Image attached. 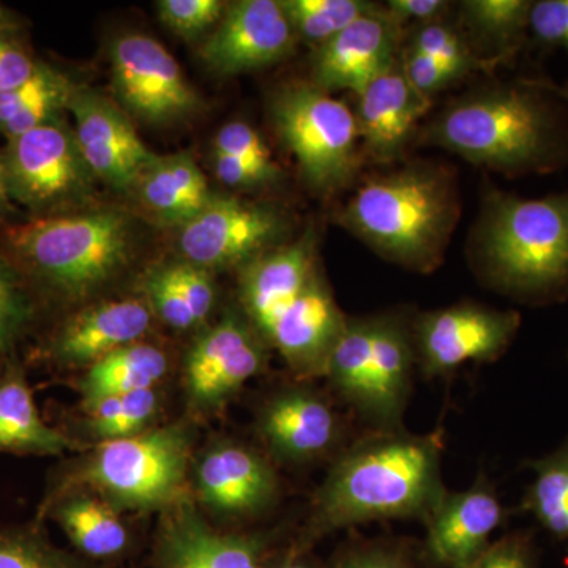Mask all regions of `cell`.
Wrapping results in <instances>:
<instances>
[{
  "instance_id": "cell-1",
  "label": "cell",
  "mask_w": 568,
  "mask_h": 568,
  "mask_svg": "<svg viewBox=\"0 0 568 568\" xmlns=\"http://www.w3.org/2000/svg\"><path fill=\"white\" fill-rule=\"evenodd\" d=\"M446 493L439 435L373 432L334 458L295 551L304 552L317 538L365 523L425 521Z\"/></svg>"
},
{
  "instance_id": "cell-2",
  "label": "cell",
  "mask_w": 568,
  "mask_h": 568,
  "mask_svg": "<svg viewBox=\"0 0 568 568\" xmlns=\"http://www.w3.org/2000/svg\"><path fill=\"white\" fill-rule=\"evenodd\" d=\"M239 290L246 321L265 345L298 377L324 376L347 317L317 267L312 239L268 250L244 265Z\"/></svg>"
},
{
  "instance_id": "cell-3",
  "label": "cell",
  "mask_w": 568,
  "mask_h": 568,
  "mask_svg": "<svg viewBox=\"0 0 568 568\" xmlns=\"http://www.w3.org/2000/svg\"><path fill=\"white\" fill-rule=\"evenodd\" d=\"M342 223L383 256L428 272L443 257L455 224V196L443 174L403 170L364 183Z\"/></svg>"
},
{
  "instance_id": "cell-4",
  "label": "cell",
  "mask_w": 568,
  "mask_h": 568,
  "mask_svg": "<svg viewBox=\"0 0 568 568\" xmlns=\"http://www.w3.org/2000/svg\"><path fill=\"white\" fill-rule=\"evenodd\" d=\"M9 242L39 282L78 302L99 293L129 265L133 224L114 207L62 213L13 227Z\"/></svg>"
},
{
  "instance_id": "cell-5",
  "label": "cell",
  "mask_w": 568,
  "mask_h": 568,
  "mask_svg": "<svg viewBox=\"0 0 568 568\" xmlns=\"http://www.w3.org/2000/svg\"><path fill=\"white\" fill-rule=\"evenodd\" d=\"M489 278L530 297L568 286V193L540 200L489 196L478 235Z\"/></svg>"
},
{
  "instance_id": "cell-6",
  "label": "cell",
  "mask_w": 568,
  "mask_h": 568,
  "mask_svg": "<svg viewBox=\"0 0 568 568\" xmlns=\"http://www.w3.org/2000/svg\"><path fill=\"white\" fill-rule=\"evenodd\" d=\"M417 364L413 328L394 316L347 320L324 376L373 432H402Z\"/></svg>"
},
{
  "instance_id": "cell-7",
  "label": "cell",
  "mask_w": 568,
  "mask_h": 568,
  "mask_svg": "<svg viewBox=\"0 0 568 568\" xmlns=\"http://www.w3.org/2000/svg\"><path fill=\"white\" fill-rule=\"evenodd\" d=\"M428 140L469 162L500 171L545 166L556 145L544 104L517 89L484 93L454 104L433 123Z\"/></svg>"
},
{
  "instance_id": "cell-8",
  "label": "cell",
  "mask_w": 568,
  "mask_h": 568,
  "mask_svg": "<svg viewBox=\"0 0 568 568\" xmlns=\"http://www.w3.org/2000/svg\"><path fill=\"white\" fill-rule=\"evenodd\" d=\"M192 436L181 425L145 429L126 439L100 443L77 474L110 506L168 510L185 499Z\"/></svg>"
},
{
  "instance_id": "cell-9",
  "label": "cell",
  "mask_w": 568,
  "mask_h": 568,
  "mask_svg": "<svg viewBox=\"0 0 568 568\" xmlns=\"http://www.w3.org/2000/svg\"><path fill=\"white\" fill-rule=\"evenodd\" d=\"M272 122L293 153L306 183L316 192L345 186L358 170L357 119L349 106L315 84L276 92Z\"/></svg>"
},
{
  "instance_id": "cell-10",
  "label": "cell",
  "mask_w": 568,
  "mask_h": 568,
  "mask_svg": "<svg viewBox=\"0 0 568 568\" xmlns=\"http://www.w3.org/2000/svg\"><path fill=\"white\" fill-rule=\"evenodd\" d=\"M3 156L11 200L39 219L62 215L91 197L95 175L63 118L10 138Z\"/></svg>"
},
{
  "instance_id": "cell-11",
  "label": "cell",
  "mask_w": 568,
  "mask_h": 568,
  "mask_svg": "<svg viewBox=\"0 0 568 568\" xmlns=\"http://www.w3.org/2000/svg\"><path fill=\"white\" fill-rule=\"evenodd\" d=\"M112 88L119 106L151 125H168L201 110L200 93L159 40L122 33L110 50Z\"/></svg>"
},
{
  "instance_id": "cell-12",
  "label": "cell",
  "mask_w": 568,
  "mask_h": 568,
  "mask_svg": "<svg viewBox=\"0 0 568 568\" xmlns=\"http://www.w3.org/2000/svg\"><path fill=\"white\" fill-rule=\"evenodd\" d=\"M286 222L267 204L213 196L203 211L179 227L183 261L213 268L244 267L283 237Z\"/></svg>"
},
{
  "instance_id": "cell-13",
  "label": "cell",
  "mask_w": 568,
  "mask_h": 568,
  "mask_svg": "<svg viewBox=\"0 0 568 568\" xmlns=\"http://www.w3.org/2000/svg\"><path fill=\"white\" fill-rule=\"evenodd\" d=\"M519 323L518 313L481 305L425 313L410 325L417 364L426 377H443L469 362H495L514 342Z\"/></svg>"
},
{
  "instance_id": "cell-14",
  "label": "cell",
  "mask_w": 568,
  "mask_h": 568,
  "mask_svg": "<svg viewBox=\"0 0 568 568\" xmlns=\"http://www.w3.org/2000/svg\"><path fill=\"white\" fill-rule=\"evenodd\" d=\"M73 132L97 181L129 192L159 155L141 140L130 115L102 93L78 85L69 104Z\"/></svg>"
},
{
  "instance_id": "cell-15",
  "label": "cell",
  "mask_w": 568,
  "mask_h": 568,
  "mask_svg": "<svg viewBox=\"0 0 568 568\" xmlns=\"http://www.w3.org/2000/svg\"><path fill=\"white\" fill-rule=\"evenodd\" d=\"M265 342L248 321L226 316L190 347L183 365L186 395L197 413L226 405L265 365Z\"/></svg>"
},
{
  "instance_id": "cell-16",
  "label": "cell",
  "mask_w": 568,
  "mask_h": 568,
  "mask_svg": "<svg viewBox=\"0 0 568 568\" xmlns=\"http://www.w3.org/2000/svg\"><path fill=\"white\" fill-rule=\"evenodd\" d=\"M295 41L282 3L239 0L227 3L222 20L201 44L200 58L213 73L235 77L282 62Z\"/></svg>"
},
{
  "instance_id": "cell-17",
  "label": "cell",
  "mask_w": 568,
  "mask_h": 568,
  "mask_svg": "<svg viewBox=\"0 0 568 568\" xmlns=\"http://www.w3.org/2000/svg\"><path fill=\"white\" fill-rule=\"evenodd\" d=\"M402 24L386 9H373L347 26L313 55V84L325 92L355 95L396 62Z\"/></svg>"
},
{
  "instance_id": "cell-18",
  "label": "cell",
  "mask_w": 568,
  "mask_h": 568,
  "mask_svg": "<svg viewBox=\"0 0 568 568\" xmlns=\"http://www.w3.org/2000/svg\"><path fill=\"white\" fill-rule=\"evenodd\" d=\"M260 432L276 459L306 465L338 450L343 422L320 392L294 387L280 392L265 403L260 416Z\"/></svg>"
},
{
  "instance_id": "cell-19",
  "label": "cell",
  "mask_w": 568,
  "mask_h": 568,
  "mask_svg": "<svg viewBox=\"0 0 568 568\" xmlns=\"http://www.w3.org/2000/svg\"><path fill=\"white\" fill-rule=\"evenodd\" d=\"M504 508L487 478L478 477L465 491H448L425 519V549L443 568H465L480 558L499 528Z\"/></svg>"
},
{
  "instance_id": "cell-20",
  "label": "cell",
  "mask_w": 568,
  "mask_h": 568,
  "mask_svg": "<svg viewBox=\"0 0 568 568\" xmlns=\"http://www.w3.org/2000/svg\"><path fill=\"white\" fill-rule=\"evenodd\" d=\"M264 537L213 529L185 497L166 510L156 537L155 567L264 568Z\"/></svg>"
},
{
  "instance_id": "cell-21",
  "label": "cell",
  "mask_w": 568,
  "mask_h": 568,
  "mask_svg": "<svg viewBox=\"0 0 568 568\" xmlns=\"http://www.w3.org/2000/svg\"><path fill=\"white\" fill-rule=\"evenodd\" d=\"M203 504L227 518H248L274 506L278 478L274 466L253 448L220 444L194 466Z\"/></svg>"
},
{
  "instance_id": "cell-22",
  "label": "cell",
  "mask_w": 568,
  "mask_h": 568,
  "mask_svg": "<svg viewBox=\"0 0 568 568\" xmlns=\"http://www.w3.org/2000/svg\"><path fill=\"white\" fill-rule=\"evenodd\" d=\"M152 324L151 306L142 301L102 302L69 317L48 347L52 362L84 368L122 347L140 343Z\"/></svg>"
},
{
  "instance_id": "cell-23",
  "label": "cell",
  "mask_w": 568,
  "mask_h": 568,
  "mask_svg": "<svg viewBox=\"0 0 568 568\" xmlns=\"http://www.w3.org/2000/svg\"><path fill=\"white\" fill-rule=\"evenodd\" d=\"M432 106L395 62L358 95V136L376 162L387 163L402 153L418 119Z\"/></svg>"
},
{
  "instance_id": "cell-24",
  "label": "cell",
  "mask_w": 568,
  "mask_h": 568,
  "mask_svg": "<svg viewBox=\"0 0 568 568\" xmlns=\"http://www.w3.org/2000/svg\"><path fill=\"white\" fill-rule=\"evenodd\" d=\"M134 190L156 222L173 227L192 222L215 196L190 153L159 156Z\"/></svg>"
},
{
  "instance_id": "cell-25",
  "label": "cell",
  "mask_w": 568,
  "mask_h": 568,
  "mask_svg": "<svg viewBox=\"0 0 568 568\" xmlns=\"http://www.w3.org/2000/svg\"><path fill=\"white\" fill-rule=\"evenodd\" d=\"M73 447L69 436L41 418L24 373L7 369L0 376V452L52 457Z\"/></svg>"
},
{
  "instance_id": "cell-26",
  "label": "cell",
  "mask_w": 568,
  "mask_h": 568,
  "mask_svg": "<svg viewBox=\"0 0 568 568\" xmlns=\"http://www.w3.org/2000/svg\"><path fill=\"white\" fill-rule=\"evenodd\" d=\"M77 88L62 71L40 63L28 81L0 93V133L10 140L63 118Z\"/></svg>"
},
{
  "instance_id": "cell-27",
  "label": "cell",
  "mask_w": 568,
  "mask_h": 568,
  "mask_svg": "<svg viewBox=\"0 0 568 568\" xmlns=\"http://www.w3.org/2000/svg\"><path fill=\"white\" fill-rule=\"evenodd\" d=\"M168 373V357L160 347L134 343L122 347L89 366L80 390L82 406L89 407L104 398L153 388Z\"/></svg>"
},
{
  "instance_id": "cell-28",
  "label": "cell",
  "mask_w": 568,
  "mask_h": 568,
  "mask_svg": "<svg viewBox=\"0 0 568 568\" xmlns=\"http://www.w3.org/2000/svg\"><path fill=\"white\" fill-rule=\"evenodd\" d=\"M50 515L71 544L89 558H118L129 548V529L110 504L84 493L62 496L51 507Z\"/></svg>"
},
{
  "instance_id": "cell-29",
  "label": "cell",
  "mask_w": 568,
  "mask_h": 568,
  "mask_svg": "<svg viewBox=\"0 0 568 568\" xmlns=\"http://www.w3.org/2000/svg\"><path fill=\"white\" fill-rule=\"evenodd\" d=\"M528 504L552 536L568 541V444L532 465Z\"/></svg>"
},
{
  "instance_id": "cell-30",
  "label": "cell",
  "mask_w": 568,
  "mask_h": 568,
  "mask_svg": "<svg viewBox=\"0 0 568 568\" xmlns=\"http://www.w3.org/2000/svg\"><path fill=\"white\" fill-rule=\"evenodd\" d=\"M89 432L100 443L126 439L148 429L159 410V396L153 388L104 398L85 407Z\"/></svg>"
},
{
  "instance_id": "cell-31",
  "label": "cell",
  "mask_w": 568,
  "mask_h": 568,
  "mask_svg": "<svg viewBox=\"0 0 568 568\" xmlns=\"http://www.w3.org/2000/svg\"><path fill=\"white\" fill-rule=\"evenodd\" d=\"M280 3L295 36L316 48L375 9L373 3L364 0H282Z\"/></svg>"
},
{
  "instance_id": "cell-32",
  "label": "cell",
  "mask_w": 568,
  "mask_h": 568,
  "mask_svg": "<svg viewBox=\"0 0 568 568\" xmlns=\"http://www.w3.org/2000/svg\"><path fill=\"white\" fill-rule=\"evenodd\" d=\"M0 568H85L41 536L39 530L0 528Z\"/></svg>"
},
{
  "instance_id": "cell-33",
  "label": "cell",
  "mask_w": 568,
  "mask_h": 568,
  "mask_svg": "<svg viewBox=\"0 0 568 568\" xmlns=\"http://www.w3.org/2000/svg\"><path fill=\"white\" fill-rule=\"evenodd\" d=\"M528 0H469L463 3L467 21L485 39L508 44L529 26Z\"/></svg>"
},
{
  "instance_id": "cell-34",
  "label": "cell",
  "mask_w": 568,
  "mask_h": 568,
  "mask_svg": "<svg viewBox=\"0 0 568 568\" xmlns=\"http://www.w3.org/2000/svg\"><path fill=\"white\" fill-rule=\"evenodd\" d=\"M227 3L223 0H160V21L183 40L201 39L222 20Z\"/></svg>"
},
{
  "instance_id": "cell-35",
  "label": "cell",
  "mask_w": 568,
  "mask_h": 568,
  "mask_svg": "<svg viewBox=\"0 0 568 568\" xmlns=\"http://www.w3.org/2000/svg\"><path fill=\"white\" fill-rule=\"evenodd\" d=\"M32 301L20 275L0 260V353H9L32 320Z\"/></svg>"
},
{
  "instance_id": "cell-36",
  "label": "cell",
  "mask_w": 568,
  "mask_h": 568,
  "mask_svg": "<svg viewBox=\"0 0 568 568\" xmlns=\"http://www.w3.org/2000/svg\"><path fill=\"white\" fill-rule=\"evenodd\" d=\"M413 50L428 55L454 74L455 80L473 69L474 59L457 32L443 22H428L418 29Z\"/></svg>"
},
{
  "instance_id": "cell-37",
  "label": "cell",
  "mask_w": 568,
  "mask_h": 568,
  "mask_svg": "<svg viewBox=\"0 0 568 568\" xmlns=\"http://www.w3.org/2000/svg\"><path fill=\"white\" fill-rule=\"evenodd\" d=\"M213 152L233 155L271 175L275 181L278 179L280 168L272 159L271 149L248 123L231 122L222 126L213 141Z\"/></svg>"
},
{
  "instance_id": "cell-38",
  "label": "cell",
  "mask_w": 568,
  "mask_h": 568,
  "mask_svg": "<svg viewBox=\"0 0 568 568\" xmlns=\"http://www.w3.org/2000/svg\"><path fill=\"white\" fill-rule=\"evenodd\" d=\"M142 287H144V294L149 298L152 312L163 323L175 328V331H189V328L196 327L197 324L194 321L192 310H190L182 294L179 293L164 265L149 272Z\"/></svg>"
},
{
  "instance_id": "cell-39",
  "label": "cell",
  "mask_w": 568,
  "mask_h": 568,
  "mask_svg": "<svg viewBox=\"0 0 568 568\" xmlns=\"http://www.w3.org/2000/svg\"><path fill=\"white\" fill-rule=\"evenodd\" d=\"M171 280L178 287L179 293L185 298L190 310H192L196 324H203L211 315L213 305H215V284L211 272L203 267H197L186 261L164 265Z\"/></svg>"
},
{
  "instance_id": "cell-40",
  "label": "cell",
  "mask_w": 568,
  "mask_h": 568,
  "mask_svg": "<svg viewBox=\"0 0 568 568\" xmlns=\"http://www.w3.org/2000/svg\"><path fill=\"white\" fill-rule=\"evenodd\" d=\"M529 28L544 43L568 51V0L532 2Z\"/></svg>"
},
{
  "instance_id": "cell-41",
  "label": "cell",
  "mask_w": 568,
  "mask_h": 568,
  "mask_svg": "<svg viewBox=\"0 0 568 568\" xmlns=\"http://www.w3.org/2000/svg\"><path fill=\"white\" fill-rule=\"evenodd\" d=\"M465 568H534L530 541L519 534L500 538Z\"/></svg>"
},
{
  "instance_id": "cell-42",
  "label": "cell",
  "mask_w": 568,
  "mask_h": 568,
  "mask_svg": "<svg viewBox=\"0 0 568 568\" xmlns=\"http://www.w3.org/2000/svg\"><path fill=\"white\" fill-rule=\"evenodd\" d=\"M403 73L416 91L429 97L432 93L446 88L448 82L455 81L454 74L443 65L410 48L403 63Z\"/></svg>"
},
{
  "instance_id": "cell-43",
  "label": "cell",
  "mask_w": 568,
  "mask_h": 568,
  "mask_svg": "<svg viewBox=\"0 0 568 568\" xmlns=\"http://www.w3.org/2000/svg\"><path fill=\"white\" fill-rule=\"evenodd\" d=\"M40 62L9 39L0 40V93L18 88L36 73Z\"/></svg>"
},
{
  "instance_id": "cell-44",
  "label": "cell",
  "mask_w": 568,
  "mask_h": 568,
  "mask_svg": "<svg viewBox=\"0 0 568 568\" xmlns=\"http://www.w3.org/2000/svg\"><path fill=\"white\" fill-rule=\"evenodd\" d=\"M213 162H215L216 178L230 189H256V186L267 185L268 182H275L271 175L226 153L213 152Z\"/></svg>"
},
{
  "instance_id": "cell-45",
  "label": "cell",
  "mask_w": 568,
  "mask_h": 568,
  "mask_svg": "<svg viewBox=\"0 0 568 568\" xmlns=\"http://www.w3.org/2000/svg\"><path fill=\"white\" fill-rule=\"evenodd\" d=\"M334 568H416L402 552L379 545L351 548Z\"/></svg>"
},
{
  "instance_id": "cell-46",
  "label": "cell",
  "mask_w": 568,
  "mask_h": 568,
  "mask_svg": "<svg viewBox=\"0 0 568 568\" xmlns=\"http://www.w3.org/2000/svg\"><path fill=\"white\" fill-rule=\"evenodd\" d=\"M386 10L399 24L405 21H420L424 24L436 21L447 10L443 0H390Z\"/></svg>"
},
{
  "instance_id": "cell-47",
  "label": "cell",
  "mask_w": 568,
  "mask_h": 568,
  "mask_svg": "<svg viewBox=\"0 0 568 568\" xmlns=\"http://www.w3.org/2000/svg\"><path fill=\"white\" fill-rule=\"evenodd\" d=\"M14 203L11 200L9 175H7L6 156L0 149V219L13 212Z\"/></svg>"
},
{
  "instance_id": "cell-48",
  "label": "cell",
  "mask_w": 568,
  "mask_h": 568,
  "mask_svg": "<svg viewBox=\"0 0 568 568\" xmlns=\"http://www.w3.org/2000/svg\"><path fill=\"white\" fill-rule=\"evenodd\" d=\"M268 568H320L315 562H312L304 552L302 551H293L286 558L276 562L275 566Z\"/></svg>"
},
{
  "instance_id": "cell-49",
  "label": "cell",
  "mask_w": 568,
  "mask_h": 568,
  "mask_svg": "<svg viewBox=\"0 0 568 568\" xmlns=\"http://www.w3.org/2000/svg\"><path fill=\"white\" fill-rule=\"evenodd\" d=\"M10 31V18L9 14L3 11L0 7V40L7 39V32Z\"/></svg>"
},
{
  "instance_id": "cell-50",
  "label": "cell",
  "mask_w": 568,
  "mask_h": 568,
  "mask_svg": "<svg viewBox=\"0 0 568 568\" xmlns=\"http://www.w3.org/2000/svg\"><path fill=\"white\" fill-rule=\"evenodd\" d=\"M562 97H564V99H566V100H567V102H568V85H567V88H566V89H564V91H562Z\"/></svg>"
}]
</instances>
